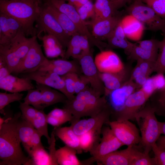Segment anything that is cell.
I'll use <instances>...</instances> for the list:
<instances>
[{
	"label": "cell",
	"instance_id": "1",
	"mask_svg": "<svg viewBox=\"0 0 165 165\" xmlns=\"http://www.w3.org/2000/svg\"><path fill=\"white\" fill-rule=\"evenodd\" d=\"M21 116V112H17L0 126V165H28L30 158L22 151L17 132Z\"/></svg>",
	"mask_w": 165,
	"mask_h": 165
},
{
	"label": "cell",
	"instance_id": "2",
	"mask_svg": "<svg viewBox=\"0 0 165 165\" xmlns=\"http://www.w3.org/2000/svg\"><path fill=\"white\" fill-rule=\"evenodd\" d=\"M42 0H7L0 1V12L11 16L21 24L26 36L36 35L34 26L41 12Z\"/></svg>",
	"mask_w": 165,
	"mask_h": 165
},
{
	"label": "cell",
	"instance_id": "3",
	"mask_svg": "<svg viewBox=\"0 0 165 165\" xmlns=\"http://www.w3.org/2000/svg\"><path fill=\"white\" fill-rule=\"evenodd\" d=\"M63 104V108L69 110L73 115L71 122L84 116H94L107 105L105 95L101 96L88 86Z\"/></svg>",
	"mask_w": 165,
	"mask_h": 165
},
{
	"label": "cell",
	"instance_id": "4",
	"mask_svg": "<svg viewBox=\"0 0 165 165\" xmlns=\"http://www.w3.org/2000/svg\"><path fill=\"white\" fill-rule=\"evenodd\" d=\"M155 114L149 101H147L135 117L141 134L140 143L143 152L147 153H149L152 146L161 134L159 121Z\"/></svg>",
	"mask_w": 165,
	"mask_h": 165
},
{
	"label": "cell",
	"instance_id": "5",
	"mask_svg": "<svg viewBox=\"0 0 165 165\" xmlns=\"http://www.w3.org/2000/svg\"><path fill=\"white\" fill-rule=\"evenodd\" d=\"M23 29L9 42L0 45V57L6 63L11 74L25 57L37 36L30 38Z\"/></svg>",
	"mask_w": 165,
	"mask_h": 165
},
{
	"label": "cell",
	"instance_id": "6",
	"mask_svg": "<svg viewBox=\"0 0 165 165\" xmlns=\"http://www.w3.org/2000/svg\"><path fill=\"white\" fill-rule=\"evenodd\" d=\"M125 11L127 14L132 16L140 21L145 30L165 32V19L140 0H134Z\"/></svg>",
	"mask_w": 165,
	"mask_h": 165
},
{
	"label": "cell",
	"instance_id": "7",
	"mask_svg": "<svg viewBox=\"0 0 165 165\" xmlns=\"http://www.w3.org/2000/svg\"><path fill=\"white\" fill-rule=\"evenodd\" d=\"M61 12L67 15L75 25L79 33L86 36L90 44L97 47L101 51L107 48V44L95 38L87 27V23L80 18L75 7L65 0H46Z\"/></svg>",
	"mask_w": 165,
	"mask_h": 165
},
{
	"label": "cell",
	"instance_id": "8",
	"mask_svg": "<svg viewBox=\"0 0 165 165\" xmlns=\"http://www.w3.org/2000/svg\"><path fill=\"white\" fill-rule=\"evenodd\" d=\"M36 22L37 36L43 32L53 35L57 39L64 49L67 48L71 37L67 34L42 4L41 12Z\"/></svg>",
	"mask_w": 165,
	"mask_h": 165
},
{
	"label": "cell",
	"instance_id": "9",
	"mask_svg": "<svg viewBox=\"0 0 165 165\" xmlns=\"http://www.w3.org/2000/svg\"><path fill=\"white\" fill-rule=\"evenodd\" d=\"M101 134L102 137L100 142L90 152L91 156L82 161L83 165H91L97 162L100 159L123 145L110 127L103 126Z\"/></svg>",
	"mask_w": 165,
	"mask_h": 165
},
{
	"label": "cell",
	"instance_id": "10",
	"mask_svg": "<svg viewBox=\"0 0 165 165\" xmlns=\"http://www.w3.org/2000/svg\"><path fill=\"white\" fill-rule=\"evenodd\" d=\"M48 60L43 54L42 46L38 43L36 38L25 57L12 73L18 75L34 72L45 65Z\"/></svg>",
	"mask_w": 165,
	"mask_h": 165
},
{
	"label": "cell",
	"instance_id": "11",
	"mask_svg": "<svg viewBox=\"0 0 165 165\" xmlns=\"http://www.w3.org/2000/svg\"><path fill=\"white\" fill-rule=\"evenodd\" d=\"M107 124L123 145L133 146L140 143L139 130L129 120L109 121Z\"/></svg>",
	"mask_w": 165,
	"mask_h": 165
},
{
	"label": "cell",
	"instance_id": "12",
	"mask_svg": "<svg viewBox=\"0 0 165 165\" xmlns=\"http://www.w3.org/2000/svg\"><path fill=\"white\" fill-rule=\"evenodd\" d=\"M150 97L141 88L138 89L129 96L122 108L113 116L114 120H135L136 115Z\"/></svg>",
	"mask_w": 165,
	"mask_h": 165
},
{
	"label": "cell",
	"instance_id": "13",
	"mask_svg": "<svg viewBox=\"0 0 165 165\" xmlns=\"http://www.w3.org/2000/svg\"><path fill=\"white\" fill-rule=\"evenodd\" d=\"M111 112L107 105L96 115L89 118L79 119L71 122L72 127L75 133L79 136L91 130L102 129L103 125L110 121Z\"/></svg>",
	"mask_w": 165,
	"mask_h": 165
},
{
	"label": "cell",
	"instance_id": "14",
	"mask_svg": "<svg viewBox=\"0 0 165 165\" xmlns=\"http://www.w3.org/2000/svg\"><path fill=\"white\" fill-rule=\"evenodd\" d=\"M20 76L56 89L65 95L68 99L72 98L67 90L63 79L56 73L48 70H38L22 74Z\"/></svg>",
	"mask_w": 165,
	"mask_h": 165
},
{
	"label": "cell",
	"instance_id": "15",
	"mask_svg": "<svg viewBox=\"0 0 165 165\" xmlns=\"http://www.w3.org/2000/svg\"><path fill=\"white\" fill-rule=\"evenodd\" d=\"M138 89L135 82L130 80L119 88L105 92L104 95L111 110V116L119 112L129 96Z\"/></svg>",
	"mask_w": 165,
	"mask_h": 165
},
{
	"label": "cell",
	"instance_id": "16",
	"mask_svg": "<svg viewBox=\"0 0 165 165\" xmlns=\"http://www.w3.org/2000/svg\"><path fill=\"white\" fill-rule=\"evenodd\" d=\"M82 74L88 79L90 87L101 96L105 94V88L99 75V72L95 64L92 50L77 60Z\"/></svg>",
	"mask_w": 165,
	"mask_h": 165
},
{
	"label": "cell",
	"instance_id": "17",
	"mask_svg": "<svg viewBox=\"0 0 165 165\" xmlns=\"http://www.w3.org/2000/svg\"><path fill=\"white\" fill-rule=\"evenodd\" d=\"M94 61L99 72L102 73L117 72L125 66L118 55L110 50L101 51L95 56Z\"/></svg>",
	"mask_w": 165,
	"mask_h": 165
},
{
	"label": "cell",
	"instance_id": "18",
	"mask_svg": "<svg viewBox=\"0 0 165 165\" xmlns=\"http://www.w3.org/2000/svg\"><path fill=\"white\" fill-rule=\"evenodd\" d=\"M130 61L120 71L114 73H102L99 75L105 88V92L117 89L130 80L133 68Z\"/></svg>",
	"mask_w": 165,
	"mask_h": 165
},
{
	"label": "cell",
	"instance_id": "19",
	"mask_svg": "<svg viewBox=\"0 0 165 165\" xmlns=\"http://www.w3.org/2000/svg\"><path fill=\"white\" fill-rule=\"evenodd\" d=\"M123 16V13L118 11L109 18L91 23L92 28V34L95 38L100 40H106Z\"/></svg>",
	"mask_w": 165,
	"mask_h": 165
},
{
	"label": "cell",
	"instance_id": "20",
	"mask_svg": "<svg viewBox=\"0 0 165 165\" xmlns=\"http://www.w3.org/2000/svg\"><path fill=\"white\" fill-rule=\"evenodd\" d=\"M90 42L88 38L79 33L72 35L68 45L63 59L72 57L78 60L90 52Z\"/></svg>",
	"mask_w": 165,
	"mask_h": 165
},
{
	"label": "cell",
	"instance_id": "21",
	"mask_svg": "<svg viewBox=\"0 0 165 165\" xmlns=\"http://www.w3.org/2000/svg\"><path fill=\"white\" fill-rule=\"evenodd\" d=\"M134 146H128L125 149L112 152L97 162L99 165H131L138 150Z\"/></svg>",
	"mask_w": 165,
	"mask_h": 165
},
{
	"label": "cell",
	"instance_id": "22",
	"mask_svg": "<svg viewBox=\"0 0 165 165\" xmlns=\"http://www.w3.org/2000/svg\"><path fill=\"white\" fill-rule=\"evenodd\" d=\"M21 29L22 25L18 20L0 12V45L10 41Z\"/></svg>",
	"mask_w": 165,
	"mask_h": 165
},
{
	"label": "cell",
	"instance_id": "23",
	"mask_svg": "<svg viewBox=\"0 0 165 165\" xmlns=\"http://www.w3.org/2000/svg\"><path fill=\"white\" fill-rule=\"evenodd\" d=\"M38 70L50 71L61 76L71 72L75 73L79 75L82 74L78 61L75 59L71 61H68L62 58L49 60L48 63L42 67Z\"/></svg>",
	"mask_w": 165,
	"mask_h": 165
},
{
	"label": "cell",
	"instance_id": "24",
	"mask_svg": "<svg viewBox=\"0 0 165 165\" xmlns=\"http://www.w3.org/2000/svg\"><path fill=\"white\" fill-rule=\"evenodd\" d=\"M0 88L14 93L28 91L35 88L31 80L27 78H19L10 74L0 80Z\"/></svg>",
	"mask_w": 165,
	"mask_h": 165
},
{
	"label": "cell",
	"instance_id": "25",
	"mask_svg": "<svg viewBox=\"0 0 165 165\" xmlns=\"http://www.w3.org/2000/svg\"><path fill=\"white\" fill-rule=\"evenodd\" d=\"M106 40L108 42L107 48L123 49L127 56L129 54L135 44V43H132L127 39L121 21Z\"/></svg>",
	"mask_w": 165,
	"mask_h": 165
},
{
	"label": "cell",
	"instance_id": "26",
	"mask_svg": "<svg viewBox=\"0 0 165 165\" xmlns=\"http://www.w3.org/2000/svg\"><path fill=\"white\" fill-rule=\"evenodd\" d=\"M136 61V65L132 69L130 80L134 81L140 89L154 72L155 62L142 60Z\"/></svg>",
	"mask_w": 165,
	"mask_h": 165
},
{
	"label": "cell",
	"instance_id": "27",
	"mask_svg": "<svg viewBox=\"0 0 165 165\" xmlns=\"http://www.w3.org/2000/svg\"><path fill=\"white\" fill-rule=\"evenodd\" d=\"M35 87L41 93L40 105L42 110L57 103L64 104L68 99L66 96L63 93L46 85L36 82Z\"/></svg>",
	"mask_w": 165,
	"mask_h": 165
},
{
	"label": "cell",
	"instance_id": "28",
	"mask_svg": "<svg viewBox=\"0 0 165 165\" xmlns=\"http://www.w3.org/2000/svg\"><path fill=\"white\" fill-rule=\"evenodd\" d=\"M121 23L127 38L133 40L138 41L145 30L143 25L130 15L124 16Z\"/></svg>",
	"mask_w": 165,
	"mask_h": 165
},
{
	"label": "cell",
	"instance_id": "29",
	"mask_svg": "<svg viewBox=\"0 0 165 165\" xmlns=\"http://www.w3.org/2000/svg\"><path fill=\"white\" fill-rule=\"evenodd\" d=\"M44 1L43 6L53 16L67 34L71 37L79 33L75 25L67 15L57 9L48 1Z\"/></svg>",
	"mask_w": 165,
	"mask_h": 165
},
{
	"label": "cell",
	"instance_id": "30",
	"mask_svg": "<svg viewBox=\"0 0 165 165\" xmlns=\"http://www.w3.org/2000/svg\"><path fill=\"white\" fill-rule=\"evenodd\" d=\"M38 37L42 42L45 53L47 57L52 58L60 56L64 58L66 50L56 38L48 34Z\"/></svg>",
	"mask_w": 165,
	"mask_h": 165
},
{
	"label": "cell",
	"instance_id": "31",
	"mask_svg": "<svg viewBox=\"0 0 165 165\" xmlns=\"http://www.w3.org/2000/svg\"><path fill=\"white\" fill-rule=\"evenodd\" d=\"M53 131L55 135L65 145L75 149L77 154L82 153L83 151L80 146L79 136L75 133L70 126L55 127Z\"/></svg>",
	"mask_w": 165,
	"mask_h": 165
},
{
	"label": "cell",
	"instance_id": "32",
	"mask_svg": "<svg viewBox=\"0 0 165 165\" xmlns=\"http://www.w3.org/2000/svg\"><path fill=\"white\" fill-rule=\"evenodd\" d=\"M77 150L65 145L57 150L56 157L57 162L60 165H83L82 161L79 160L76 154Z\"/></svg>",
	"mask_w": 165,
	"mask_h": 165
},
{
	"label": "cell",
	"instance_id": "33",
	"mask_svg": "<svg viewBox=\"0 0 165 165\" xmlns=\"http://www.w3.org/2000/svg\"><path fill=\"white\" fill-rule=\"evenodd\" d=\"M94 6V16L88 24L109 18L118 12L114 9L109 0H96Z\"/></svg>",
	"mask_w": 165,
	"mask_h": 165
},
{
	"label": "cell",
	"instance_id": "34",
	"mask_svg": "<svg viewBox=\"0 0 165 165\" xmlns=\"http://www.w3.org/2000/svg\"><path fill=\"white\" fill-rule=\"evenodd\" d=\"M73 118L71 112L68 109L55 108L46 116L48 123L55 127H60L68 122H71Z\"/></svg>",
	"mask_w": 165,
	"mask_h": 165
},
{
	"label": "cell",
	"instance_id": "35",
	"mask_svg": "<svg viewBox=\"0 0 165 165\" xmlns=\"http://www.w3.org/2000/svg\"><path fill=\"white\" fill-rule=\"evenodd\" d=\"M101 129L91 130L79 136L81 147L85 152H90L100 142Z\"/></svg>",
	"mask_w": 165,
	"mask_h": 165
},
{
	"label": "cell",
	"instance_id": "36",
	"mask_svg": "<svg viewBox=\"0 0 165 165\" xmlns=\"http://www.w3.org/2000/svg\"><path fill=\"white\" fill-rule=\"evenodd\" d=\"M149 102L157 115L165 118V85L152 94Z\"/></svg>",
	"mask_w": 165,
	"mask_h": 165
},
{
	"label": "cell",
	"instance_id": "37",
	"mask_svg": "<svg viewBox=\"0 0 165 165\" xmlns=\"http://www.w3.org/2000/svg\"><path fill=\"white\" fill-rule=\"evenodd\" d=\"M20 118L18 123L17 132L21 143L24 147L29 142L36 129L31 123L22 118V119L20 120Z\"/></svg>",
	"mask_w": 165,
	"mask_h": 165
},
{
	"label": "cell",
	"instance_id": "38",
	"mask_svg": "<svg viewBox=\"0 0 165 165\" xmlns=\"http://www.w3.org/2000/svg\"><path fill=\"white\" fill-rule=\"evenodd\" d=\"M158 55L141 48L135 43L127 58L131 62L138 60L155 62Z\"/></svg>",
	"mask_w": 165,
	"mask_h": 165
},
{
	"label": "cell",
	"instance_id": "39",
	"mask_svg": "<svg viewBox=\"0 0 165 165\" xmlns=\"http://www.w3.org/2000/svg\"><path fill=\"white\" fill-rule=\"evenodd\" d=\"M46 116L43 110H38L32 122V124L42 136L47 139L49 145L51 142V137L49 135L48 130V123Z\"/></svg>",
	"mask_w": 165,
	"mask_h": 165
},
{
	"label": "cell",
	"instance_id": "40",
	"mask_svg": "<svg viewBox=\"0 0 165 165\" xmlns=\"http://www.w3.org/2000/svg\"><path fill=\"white\" fill-rule=\"evenodd\" d=\"M29 165H49V153L44 147L38 148L34 151L29 157Z\"/></svg>",
	"mask_w": 165,
	"mask_h": 165
},
{
	"label": "cell",
	"instance_id": "41",
	"mask_svg": "<svg viewBox=\"0 0 165 165\" xmlns=\"http://www.w3.org/2000/svg\"><path fill=\"white\" fill-rule=\"evenodd\" d=\"M163 38L161 41L159 51L155 63L154 72L157 74H165V32L163 33Z\"/></svg>",
	"mask_w": 165,
	"mask_h": 165
},
{
	"label": "cell",
	"instance_id": "42",
	"mask_svg": "<svg viewBox=\"0 0 165 165\" xmlns=\"http://www.w3.org/2000/svg\"><path fill=\"white\" fill-rule=\"evenodd\" d=\"M41 93L38 89H33L28 91L26 96L24 99V102L27 104L32 105L38 110H41L40 102Z\"/></svg>",
	"mask_w": 165,
	"mask_h": 165
},
{
	"label": "cell",
	"instance_id": "43",
	"mask_svg": "<svg viewBox=\"0 0 165 165\" xmlns=\"http://www.w3.org/2000/svg\"><path fill=\"white\" fill-rule=\"evenodd\" d=\"M24 94L20 93H0V111L2 114L4 113V108L10 103L21 100Z\"/></svg>",
	"mask_w": 165,
	"mask_h": 165
},
{
	"label": "cell",
	"instance_id": "44",
	"mask_svg": "<svg viewBox=\"0 0 165 165\" xmlns=\"http://www.w3.org/2000/svg\"><path fill=\"white\" fill-rule=\"evenodd\" d=\"M42 136V135L35 129L29 142L24 147L28 154L29 157L35 150L44 147L41 141V138Z\"/></svg>",
	"mask_w": 165,
	"mask_h": 165
},
{
	"label": "cell",
	"instance_id": "45",
	"mask_svg": "<svg viewBox=\"0 0 165 165\" xmlns=\"http://www.w3.org/2000/svg\"><path fill=\"white\" fill-rule=\"evenodd\" d=\"M19 108L21 111V118L32 124L38 110L24 102H20Z\"/></svg>",
	"mask_w": 165,
	"mask_h": 165
},
{
	"label": "cell",
	"instance_id": "46",
	"mask_svg": "<svg viewBox=\"0 0 165 165\" xmlns=\"http://www.w3.org/2000/svg\"><path fill=\"white\" fill-rule=\"evenodd\" d=\"M79 75L75 73L71 72L61 76L64 81L67 90L72 98L75 94V85Z\"/></svg>",
	"mask_w": 165,
	"mask_h": 165
},
{
	"label": "cell",
	"instance_id": "47",
	"mask_svg": "<svg viewBox=\"0 0 165 165\" xmlns=\"http://www.w3.org/2000/svg\"><path fill=\"white\" fill-rule=\"evenodd\" d=\"M149 154L138 150L131 165H156L154 158L150 157Z\"/></svg>",
	"mask_w": 165,
	"mask_h": 165
},
{
	"label": "cell",
	"instance_id": "48",
	"mask_svg": "<svg viewBox=\"0 0 165 165\" xmlns=\"http://www.w3.org/2000/svg\"><path fill=\"white\" fill-rule=\"evenodd\" d=\"M151 7L160 16L165 19V0H140Z\"/></svg>",
	"mask_w": 165,
	"mask_h": 165
},
{
	"label": "cell",
	"instance_id": "49",
	"mask_svg": "<svg viewBox=\"0 0 165 165\" xmlns=\"http://www.w3.org/2000/svg\"><path fill=\"white\" fill-rule=\"evenodd\" d=\"M161 41L151 39L137 41L136 43L141 48L154 53L158 54Z\"/></svg>",
	"mask_w": 165,
	"mask_h": 165
},
{
	"label": "cell",
	"instance_id": "50",
	"mask_svg": "<svg viewBox=\"0 0 165 165\" xmlns=\"http://www.w3.org/2000/svg\"><path fill=\"white\" fill-rule=\"evenodd\" d=\"M77 10L81 19L85 22L86 20L90 18H92L93 19L94 18V6L90 0Z\"/></svg>",
	"mask_w": 165,
	"mask_h": 165
},
{
	"label": "cell",
	"instance_id": "51",
	"mask_svg": "<svg viewBox=\"0 0 165 165\" xmlns=\"http://www.w3.org/2000/svg\"><path fill=\"white\" fill-rule=\"evenodd\" d=\"M152 150L154 155L156 165H165V149L159 147L156 143L152 146Z\"/></svg>",
	"mask_w": 165,
	"mask_h": 165
},
{
	"label": "cell",
	"instance_id": "52",
	"mask_svg": "<svg viewBox=\"0 0 165 165\" xmlns=\"http://www.w3.org/2000/svg\"><path fill=\"white\" fill-rule=\"evenodd\" d=\"M51 142L48 148L49 150V165H58L57 162L56 157V139L55 135L53 131L52 132L51 135Z\"/></svg>",
	"mask_w": 165,
	"mask_h": 165
},
{
	"label": "cell",
	"instance_id": "53",
	"mask_svg": "<svg viewBox=\"0 0 165 165\" xmlns=\"http://www.w3.org/2000/svg\"><path fill=\"white\" fill-rule=\"evenodd\" d=\"M90 84L88 78L83 74L79 75L75 85V93L76 94L84 90Z\"/></svg>",
	"mask_w": 165,
	"mask_h": 165
},
{
	"label": "cell",
	"instance_id": "54",
	"mask_svg": "<svg viewBox=\"0 0 165 165\" xmlns=\"http://www.w3.org/2000/svg\"><path fill=\"white\" fill-rule=\"evenodd\" d=\"M11 74L5 61L0 57V80Z\"/></svg>",
	"mask_w": 165,
	"mask_h": 165
},
{
	"label": "cell",
	"instance_id": "55",
	"mask_svg": "<svg viewBox=\"0 0 165 165\" xmlns=\"http://www.w3.org/2000/svg\"><path fill=\"white\" fill-rule=\"evenodd\" d=\"M132 0H110V1L114 9L116 11L124 6L127 3Z\"/></svg>",
	"mask_w": 165,
	"mask_h": 165
},
{
	"label": "cell",
	"instance_id": "56",
	"mask_svg": "<svg viewBox=\"0 0 165 165\" xmlns=\"http://www.w3.org/2000/svg\"><path fill=\"white\" fill-rule=\"evenodd\" d=\"M156 143L160 148L165 149V136L160 135Z\"/></svg>",
	"mask_w": 165,
	"mask_h": 165
},
{
	"label": "cell",
	"instance_id": "57",
	"mask_svg": "<svg viewBox=\"0 0 165 165\" xmlns=\"http://www.w3.org/2000/svg\"><path fill=\"white\" fill-rule=\"evenodd\" d=\"M89 0H77L74 5L77 10L80 7L87 3Z\"/></svg>",
	"mask_w": 165,
	"mask_h": 165
},
{
	"label": "cell",
	"instance_id": "58",
	"mask_svg": "<svg viewBox=\"0 0 165 165\" xmlns=\"http://www.w3.org/2000/svg\"><path fill=\"white\" fill-rule=\"evenodd\" d=\"M159 123L160 133L165 136V122H159Z\"/></svg>",
	"mask_w": 165,
	"mask_h": 165
},
{
	"label": "cell",
	"instance_id": "59",
	"mask_svg": "<svg viewBox=\"0 0 165 165\" xmlns=\"http://www.w3.org/2000/svg\"><path fill=\"white\" fill-rule=\"evenodd\" d=\"M68 1V3L73 6H74L75 3L77 2V0H66Z\"/></svg>",
	"mask_w": 165,
	"mask_h": 165
},
{
	"label": "cell",
	"instance_id": "60",
	"mask_svg": "<svg viewBox=\"0 0 165 165\" xmlns=\"http://www.w3.org/2000/svg\"><path fill=\"white\" fill-rule=\"evenodd\" d=\"M6 0H0V1H6Z\"/></svg>",
	"mask_w": 165,
	"mask_h": 165
},
{
	"label": "cell",
	"instance_id": "61",
	"mask_svg": "<svg viewBox=\"0 0 165 165\" xmlns=\"http://www.w3.org/2000/svg\"><path fill=\"white\" fill-rule=\"evenodd\" d=\"M44 0H43V1H44Z\"/></svg>",
	"mask_w": 165,
	"mask_h": 165
},
{
	"label": "cell",
	"instance_id": "62",
	"mask_svg": "<svg viewBox=\"0 0 165 165\" xmlns=\"http://www.w3.org/2000/svg\"></svg>",
	"mask_w": 165,
	"mask_h": 165
}]
</instances>
